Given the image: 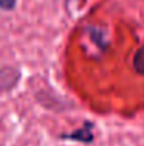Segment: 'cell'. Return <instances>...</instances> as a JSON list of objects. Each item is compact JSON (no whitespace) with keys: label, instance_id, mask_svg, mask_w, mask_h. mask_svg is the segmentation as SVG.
<instances>
[{"label":"cell","instance_id":"3957f363","mask_svg":"<svg viewBox=\"0 0 144 146\" xmlns=\"http://www.w3.org/2000/svg\"><path fill=\"white\" fill-rule=\"evenodd\" d=\"M16 3H17V0H0V8L9 11V9H12L16 6Z\"/></svg>","mask_w":144,"mask_h":146},{"label":"cell","instance_id":"6da1fadb","mask_svg":"<svg viewBox=\"0 0 144 146\" xmlns=\"http://www.w3.org/2000/svg\"><path fill=\"white\" fill-rule=\"evenodd\" d=\"M91 127H93V123H91V121H85L84 126H82L81 129L71 132V134H64V135H60V138H67V140H74V141H82V143H88V141L93 140Z\"/></svg>","mask_w":144,"mask_h":146},{"label":"cell","instance_id":"7a4b0ae2","mask_svg":"<svg viewBox=\"0 0 144 146\" xmlns=\"http://www.w3.org/2000/svg\"><path fill=\"white\" fill-rule=\"evenodd\" d=\"M133 67L139 75H144V47H141L138 51L135 53L133 58Z\"/></svg>","mask_w":144,"mask_h":146}]
</instances>
